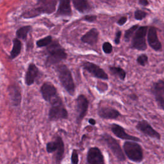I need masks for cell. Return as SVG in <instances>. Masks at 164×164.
I'll list each match as a JSON object with an SVG mask.
<instances>
[{"instance_id": "cell-13", "label": "cell", "mask_w": 164, "mask_h": 164, "mask_svg": "<svg viewBox=\"0 0 164 164\" xmlns=\"http://www.w3.org/2000/svg\"><path fill=\"white\" fill-rule=\"evenodd\" d=\"M147 42L149 46L155 51L162 50V43L158 39L157 29L155 26H150L147 30Z\"/></svg>"}, {"instance_id": "cell-15", "label": "cell", "mask_w": 164, "mask_h": 164, "mask_svg": "<svg viewBox=\"0 0 164 164\" xmlns=\"http://www.w3.org/2000/svg\"><path fill=\"white\" fill-rule=\"evenodd\" d=\"M87 164H105V159L101 151L97 147L89 149L87 155Z\"/></svg>"}, {"instance_id": "cell-3", "label": "cell", "mask_w": 164, "mask_h": 164, "mask_svg": "<svg viewBox=\"0 0 164 164\" xmlns=\"http://www.w3.org/2000/svg\"><path fill=\"white\" fill-rule=\"evenodd\" d=\"M48 56L46 61V65L50 67L51 65H55L67 57V54L65 52L64 48L60 44L58 41H54L51 42L47 48Z\"/></svg>"}, {"instance_id": "cell-14", "label": "cell", "mask_w": 164, "mask_h": 164, "mask_svg": "<svg viewBox=\"0 0 164 164\" xmlns=\"http://www.w3.org/2000/svg\"><path fill=\"white\" fill-rule=\"evenodd\" d=\"M110 130L112 132V133L116 135L117 137L123 139V140H126L128 141H133V142H136V143H139V142H140L141 140L136 137V136H133L129 135L126 132V131L124 128L121 126V125H119L117 124H112L110 125Z\"/></svg>"}, {"instance_id": "cell-27", "label": "cell", "mask_w": 164, "mask_h": 164, "mask_svg": "<svg viewBox=\"0 0 164 164\" xmlns=\"http://www.w3.org/2000/svg\"><path fill=\"white\" fill-rule=\"evenodd\" d=\"M53 42V38L51 35H48L43 39H39L37 42V46L38 48H42L50 45Z\"/></svg>"}, {"instance_id": "cell-2", "label": "cell", "mask_w": 164, "mask_h": 164, "mask_svg": "<svg viewBox=\"0 0 164 164\" xmlns=\"http://www.w3.org/2000/svg\"><path fill=\"white\" fill-rule=\"evenodd\" d=\"M58 79L60 82L71 96H74L76 92V85L73 80V77L70 69L64 64L59 65L57 67Z\"/></svg>"}, {"instance_id": "cell-9", "label": "cell", "mask_w": 164, "mask_h": 164, "mask_svg": "<svg viewBox=\"0 0 164 164\" xmlns=\"http://www.w3.org/2000/svg\"><path fill=\"white\" fill-rule=\"evenodd\" d=\"M89 101L87 97L84 95H79L76 100V123L80 124L82 120L86 116L88 112Z\"/></svg>"}, {"instance_id": "cell-1", "label": "cell", "mask_w": 164, "mask_h": 164, "mask_svg": "<svg viewBox=\"0 0 164 164\" xmlns=\"http://www.w3.org/2000/svg\"><path fill=\"white\" fill-rule=\"evenodd\" d=\"M57 1L55 0H40L37 3L36 6L28 10L22 14V17L25 19L34 18L42 14H51L56 10Z\"/></svg>"}, {"instance_id": "cell-16", "label": "cell", "mask_w": 164, "mask_h": 164, "mask_svg": "<svg viewBox=\"0 0 164 164\" xmlns=\"http://www.w3.org/2000/svg\"><path fill=\"white\" fill-rule=\"evenodd\" d=\"M41 92L44 100L50 103L58 97L56 87L50 82H46L42 85Z\"/></svg>"}, {"instance_id": "cell-29", "label": "cell", "mask_w": 164, "mask_h": 164, "mask_svg": "<svg viewBox=\"0 0 164 164\" xmlns=\"http://www.w3.org/2000/svg\"><path fill=\"white\" fill-rule=\"evenodd\" d=\"M147 15V14L146 12H144V11L137 9L135 11L134 18L136 20L142 21L146 18Z\"/></svg>"}, {"instance_id": "cell-4", "label": "cell", "mask_w": 164, "mask_h": 164, "mask_svg": "<svg viewBox=\"0 0 164 164\" xmlns=\"http://www.w3.org/2000/svg\"><path fill=\"white\" fill-rule=\"evenodd\" d=\"M123 149L126 155L131 161L136 163L143 162L144 158L143 149L138 143L126 141L123 144Z\"/></svg>"}, {"instance_id": "cell-35", "label": "cell", "mask_w": 164, "mask_h": 164, "mask_svg": "<svg viewBox=\"0 0 164 164\" xmlns=\"http://www.w3.org/2000/svg\"><path fill=\"white\" fill-rule=\"evenodd\" d=\"M139 3L144 7L148 6L149 4V2L147 1V0H140V1H139Z\"/></svg>"}, {"instance_id": "cell-20", "label": "cell", "mask_w": 164, "mask_h": 164, "mask_svg": "<svg viewBox=\"0 0 164 164\" xmlns=\"http://www.w3.org/2000/svg\"><path fill=\"white\" fill-rule=\"evenodd\" d=\"M8 94L10 103L13 106H19L21 103V94L19 87L15 85H10L8 88Z\"/></svg>"}, {"instance_id": "cell-31", "label": "cell", "mask_w": 164, "mask_h": 164, "mask_svg": "<svg viewBox=\"0 0 164 164\" xmlns=\"http://www.w3.org/2000/svg\"><path fill=\"white\" fill-rule=\"evenodd\" d=\"M71 163L72 164H78L79 157L77 150L74 149L71 155Z\"/></svg>"}, {"instance_id": "cell-34", "label": "cell", "mask_w": 164, "mask_h": 164, "mask_svg": "<svg viewBox=\"0 0 164 164\" xmlns=\"http://www.w3.org/2000/svg\"><path fill=\"white\" fill-rule=\"evenodd\" d=\"M128 21V18L126 16H123L121 18H120L117 21V24L119 26H123Z\"/></svg>"}, {"instance_id": "cell-8", "label": "cell", "mask_w": 164, "mask_h": 164, "mask_svg": "<svg viewBox=\"0 0 164 164\" xmlns=\"http://www.w3.org/2000/svg\"><path fill=\"white\" fill-rule=\"evenodd\" d=\"M147 30H148V27L147 26L139 27L132 37L131 48L139 51H145L147 50V46L146 37Z\"/></svg>"}, {"instance_id": "cell-36", "label": "cell", "mask_w": 164, "mask_h": 164, "mask_svg": "<svg viewBox=\"0 0 164 164\" xmlns=\"http://www.w3.org/2000/svg\"><path fill=\"white\" fill-rule=\"evenodd\" d=\"M88 122H89V123L90 124H91V125H92V126H94V125L96 124V121L95 119H92V118L89 119V121H88Z\"/></svg>"}, {"instance_id": "cell-12", "label": "cell", "mask_w": 164, "mask_h": 164, "mask_svg": "<svg viewBox=\"0 0 164 164\" xmlns=\"http://www.w3.org/2000/svg\"><path fill=\"white\" fill-rule=\"evenodd\" d=\"M136 129L142 133L149 136L150 138L157 140H160L161 135L156 131L151 125L146 120H142L137 123L136 125Z\"/></svg>"}, {"instance_id": "cell-24", "label": "cell", "mask_w": 164, "mask_h": 164, "mask_svg": "<svg viewBox=\"0 0 164 164\" xmlns=\"http://www.w3.org/2000/svg\"><path fill=\"white\" fill-rule=\"evenodd\" d=\"M22 49V43L18 39H14L13 40L12 50L10 52V58L14 59L21 53Z\"/></svg>"}, {"instance_id": "cell-7", "label": "cell", "mask_w": 164, "mask_h": 164, "mask_svg": "<svg viewBox=\"0 0 164 164\" xmlns=\"http://www.w3.org/2000/svg\"><path fill=\"white\" fill-rule=\"evenodd\" d=\"M100 140L108 147V149L111 151L112 154L116 157L119 161H125L126 157L124 152L121 149L119 142L116 139H115L110 135L104 133L101 135Z\"/></svg>"}, {"instance_id": "cell-25", "label": "cell", "mask_w": 164, "mask_h": 164, "mask_svg": "<svg viewBox=\"0 0 164 164\" xmlns=\"http://www.w3.org/2000/svg\"><path fill=\"white\" fill-rule=\"evenodd\" d=\"M31 29V27L29 25L21 27V28H19L17 31H16V36H17L19 39L25 41Z\"/></svg>"}, {"instance_id": "cell-26", "label": "cell", "mask_w": 164, "mask_h": 164, "mask_svg": "<svg viewBox=\"0 0 164 164\" xmlns=\"http://www.w3.org/2000/svg\"><path fill=\"white\" fill-rule=\"evenodd\" d=\"M139 25H133L132 27H130V28L128 30H126L125 31V33H124V41L126 42H130V39H132V37L133 36L134 34L135 33L136 30L138 29Z\"/></svg>"}, {"instance_id": "cell-10", "label": "cell", "mask_w": 164, "mask_h": 164, "mask_svg": "<svg viewBox=\"0 0 164 164\" xmlns=\"http://www.w3.org/2000/svg\"><path fill=\"white\" fill-rule=\"evenodd\" d=\"M151 92L158 107L164 110V81L158 80L154 82L151 87Z\"/></svg>"}, {"instance_id": "cell-37", "label": "cell", "mask_w": 164, "mask_h": 164, "mask_svg": "<svg viewBox=\"0 0 164 164\" xmlns=\"http://www.w3.org/2000/svg\"><path fill=\"white\" fill-rule=\"evenodd\" d=\"M130 98L131 100H132L133 101H136L138 99V96H136L135 94H132L130 96Z\"/></svg>"}, {"instance_id": "cell-11", "label": "cell", "mask_w": 164, "mask_h": 164, "mask_svg": "<svg viewBox=\"0 0 164 164\" xmlns=\"http://www.w3.org/2000/svg\"><path fill=\"white\" fill-rule=\"evenodd\" d=\"M81 67L84 70L87 71V72L90 73L94 77L103 80H108L109 77L108 74L105 73V71L101 69L99 65H96L94 63L91 62L84 61L82 62Z\"/></svg>"}, {"instance_id": "cell-30", "label": "cell", "mask_w": 164, "mask_h": 164, "mask_svg": "<svg viewBox=\"0 0 164 164\" xmlns=\"http://www.w3.org/2000/svg\"><path fill=\"white\" fill-rule=\"evenodd\" d=\"M102 50L105 54H110L113 51V46L109 42H105L103 44Z\"/></svg>"}, {"instance_id": "cell-33", "label": "cell", "mask_w": 164, "mask_h": 164, "mask_svg": "<svg viewBox=\"0 0 164 164\" xmlns=\"http://www.w3.org/2000/svg\"><path fill=\"white\" fill-rule=\"evenodd\" d=\"M121 35H122V31L118 30L116 31V35H115V38L113 42L114 43L116 44L117 45H119L120 42H121Z\"/></svg>"}, {"instance_id": "cell-28", "label": "cell", "mask_w": 164, "mask_h": 164, "mask_svg": "<svg viewBox=\"0 0 164 164\" xmlns=\"http://www.w3.org/2000/svg\"><path fill=\"white\" fill-rule=\"evenodd\" d=\"M136 61L139 65L144 67L148 63V57L146 54H141L136 58Z\"/></svg>"}, {"instance_id": "cell-21", "label": "cell", "mask_w": 164, "mask_h": 164, "mask_svg": "<svg viewBox=\"0 0 164 164\" xmlns=\"http://www.w3.org/2000/svg\"><path fill=\"white\" fill-rule=\"evenodd\" d=\"M39 73V69L34 64L31 63L29 65L28 70L25 75V83L27 85L30 86L34 84L36 78Z\"/></svg>"}, {"instance_id": "cell-32", "label": "cell", "mask_w": 164, "mask_h": 164, "mask_svg": "<svg viewBox=\"0 0 164 164\" xmlns=\"http://www.w3.org/2000/svg\"><path fill=\"white\" fill-rule=\"evenodd\" d=\"M97 17L96 15H87L83 18V19L88 23H94L97 20Z\"/></svg>"}, {"instance_id": "cell-17", "label": "cell", "mask_w": 164, "mask_h": 164, "mask_svg": "<svg viewBox=\"0 0 164 164\" xmlns=\"http://www.w3.org/2000/svg\"><path fill=\"white\" fill-rule=\"evenodd\" d=\"M97 114L103 119H116L121 116L117 110L112 107H100L97 109Z\"/></svg>"}, {"instance_id": "cell-19", "label": "cell", "mask_w": 164, "mask_h": 164, "mask_svg": "<svg viewBox=\"0 0 164 164\" xmlns=\"http://www.w3.org/2000/svg\"><path fill=\"white\" fill-rule=\"evenodd\" d=\"M73 14L71 1L69 0H61L59 3L56 16H65L70 17Z\"/></svg>"}, {"instance_id": "cell-22", "label": "cell", "mask_w": 164, "mask_h": 164, "mask_svg": "<svg viewBox=\"0 0 164 164\" xmlns=\"http://www.w3.org/2000/svg\"><path fill=\"white\" fill-rule=\"evenodd\" d=\"M75 9L81 14L89 12L92 10V6L87 0H73L72 2Z\"/></svg>"}, {"instance_id": "cell-5", "label": "cell", "mask_w": 164, "mask_h": 164, "mask_svg": "<svg viewBox=\"0 0 164 164\" xmlns=\"http://www.w3.org/2000/svg\"><path fill=\"white\" fill-rule=\"evenodd\" d=\"M46 151L48 153H53L55 164H61L65 153V146L61 136H57L54 140L48 143Z\"/></svg>"}, {"instance_id": "cell-6", "label": "cell", "mask_w": 164, "mask_h": 164, "mask_svg": "<svg viewBox=\"0 0 164 164\" xmlns=\"http://www.w3.org/2000/svg\"><path fill=\"white\" fill-rule=\"evenodd\" d=\"M51 107L49 111V120L50 121H57L58 120L67 119L68 112L60 97H57L51 103Z\"/></svg>"}, {"instance_id": "cell-23", "label": "cell", "mask_w": 164, "mask_h": 164, "mask_svg": "<svg viewBox=\"0 0 164 164\" xmlns=\"http://www.w3.org/2000/svg\"><path fill=\"white\" fill-rule=\"evenodd\" d=\"M108 69L113 76L119 78L122 81L125 80L126 77V72L121 67L110 65V66H108Z\"/></svg>"}, {"instance_id": "cell-18", "label": "cell", "mask_w": 164, "mask_h": 164, "mask_svg": "<svg viewBox=\"0 0 164 164\" xmlns=\"http://www.w3.org/2000/svg\"><path fill=\"white\" fill-rule=\"evenodd\" d=\"M100 31L96 28H92L81 37V41L90 46H94L98 42Z\"/></svg>"}]
</instances>
